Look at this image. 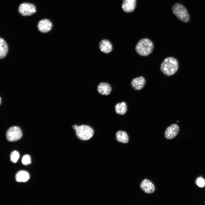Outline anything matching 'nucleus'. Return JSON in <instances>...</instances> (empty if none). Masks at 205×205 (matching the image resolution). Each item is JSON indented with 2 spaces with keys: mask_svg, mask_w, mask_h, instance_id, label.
<instances>
[{
  "mask_svg": "<svg viewBox=\"0 0 205 205\" xmlns=\"http://www.w3.org/2000/svg\"><path fill=\"white\" fill-rule=\"evenodd\" d=\"M178 66L177 60L174 58L169 57L163 61L160 65V69L164 74L167 76H171L176 73Z\"/></svg>",
  "mask_w": 205,
  "mask_h": 205,
  "instance_id": "nucleus-1",
  "label": "nucleus"
},
{
  "mask_svg": "<svg viewBox=\"0 0 205 205\" xmlns=\"http://www.w3.org/2000/svg\"><path fill=\"white\" fill-rule=\"evenodd\" d=\"M153 42L147 38L140 40L135 47V50L137 54L143 56H146L150 55L153 52Z\"/></svg>",
  "mask_w": 205,
  "mask_h": 205,
  "instance_id": "nucleus-2",
  "label": "nucleus"
},
{
  "mask_svg": "<svg viewBox=\"0 0 205 205\" xmlns=\"http://www.w3.org/2000/svg\"><path fill=\"white\" fill-rule=\"evenodd\" d=\"M72 127L75 130V134L77 138L81 140H88L93 135V130L89 126L85 125L79 126L74 125Z\"/></svg>",
  "mask_w": 205,
  "mask_h": 205,
  "instance_id": "nucleus-3",
  "label": "nucleus"
},
{
  "mask_svg": "<svg viewBox=\"0 0 205 205\" xmlns=\"http://www.w3.org/2000/svg\"><path fill=\"white\" fill-rule=\"evenodd\" d=\"M173 14L181 21L186 23L190 20L189 14L185 7L182 4L176 3L172 8Z\"/></svg>",
  "mask_w": 205,
  "mask_h": 205,
  "instance_id": "nucleus-4",
  "label": "nucleus"
},
{
  "mask_svg": "<svg viewBox=\"0 0 205 205\" xmlns=\"http://www.w3.org/2000/svg\"><path fill=\"white\" fill-rule=\"evenodd\" d=\"M22 136L21 129L17 126L10 128L7 130L6 136L7 140L10 142H13L20 140Z\"/></svg>",
  "mask_w": 205,
  "mask_h": 205,
  "instance_id": "nucleus-5",
  "label": "nucleus"
},
{
  "mask_svg": "<svg viewBox=\"0 0 205 205\" xmlns=\"http://www.w3.org/2000/svg\"><path fill=\"white\" fill-rule=\"evenodd\" d=\"M36 11L35 6L30 3H23L21 4L19 7V12L23 16H29L32 15Z\"/></svg>",
  "mask_w": 205,
  "mask_h": 205,
  "instance_id": "nucleus-6",
  "label": "nucleus"
},
{
  "mask_svg": "<svg viewBox=\"0 0 205 205\" xmlns=\"http://www.w3.org/2000/svg\"><path fill=\"white\" fill-rule=\"evenodd\" d=\"M179 128L176 124H172L168 127L164 134L165 137L167 139L171 140L175 137L178 134Z\"/></svg>",
  "mask_w": 205,
  "mask_h": 205,
  "instance_id": "nucleus-7",
  "label": "nucleus"
},
{
  "mask_svg": "<svg viewBox=\"0 0 205 205\" xmlns=\"http://www.w3.org/2000/svg\"><path fill=\"white\" fill-rule=\"evenodd\" d=\"M140 187L144 192L149 194L152 193L155 190L153 184L147 179H145L142 181L140 184Z\"/></svg>",
  "mask_w": 205,
  "mask_h": 205,
  "instance_id": "nucleus-8",
  "label": "nucleus"
},
{
  "mask_svg": "<svg viewBox=\"0 0 205 205\" xmlns=\"http://www.w3.org/2000/svg\"><path fill=\"white\" fill-rule=\"evenodd\" d=\"M52 26L51 22L48 19H44L40 20L38 24V30L43 33H47L50 31Z\"/></svg>",
  "mask_w": 205,
  "mask_h": 205,
  "instance_id": "nucleus-9",
  "label": "nucleus"
},
{
  "mask_svg": "<svg viewBox=\"0 0 205 205\" xmlns=\"http://www.w3.org/2000/svg\"><path fill=\"white\" fill-rule=\"evenodd\" d=\"M145 83V78L141 76L132 79L131 84L132 87L134 90L139 91L144 87Z\"/></svg>",
  "mask_w": 205,
  "mask_h": 205,
  "instance_id": "nucleus-10",
  "label": "nucleus"
},
{
  "mask_svg": "<svg viewBox=\"0 0 205 205\" xmlns=\"http://www.w3.org/2000/svg\"><path fill=\"white\" fill-rule=\"evenodd\" d=\"M136 4V0H123L122 8L125 12L130 13L134 9Z\"/></svg>",
  "mask_w": 205,
  "mask_h": 205,
  "instance_id": "nucleus-11",
  "label": "nucleus"
},
{
  "mask_svg": "<svg viewBox=\"0 0 205 205\" xmlns=\"http://www.w3.org/2000/svg\"><path fill=\"white\" fill-rule=\"evenodd\" d=\"M99 48L102 52L105 54L109 53L112 49V46L110 42L106 39L102 40L100 42Z\"/></svg>",
  "mask_w": 205,
  "mask_h": 205,
  "instance_id": "nucleus-12",
  "label": "nucleus"
},
{
  "mask_svg": "<svg viewBox=\"0 0 205 205\" xmlns=\"http://www.w3.org/2000/svg\"><path fill=\"white\" fill-rule=\"evenodd\" d=\"M97 90L101 95H109L111 91V87L108 84L106 83H101L98 86Z\"/></svg>",
  "mask_w": 205,
  "mask_h": 205,
  "instance_id": "nucleus-13",
  "label": "nucleus"
},
{
  "mask_svg": "<svg viewBox=\"0 0 205 205\" xmlns=\"http://www.w3.org/2000/svg\"><path fill=\"white\" fill-rule=\"evenodd\" d=\"M117 141L119 142L126 144L128 142L129 137L126 132L119 130L117 131L116 134Z\"/></svg>",
  "mask_w": 205,
  "mask_h": 205,
  "instance_id": "nucleus-14",
  "label": "nucleus"
},
{
  "mask_svg": "<svg viewBox=\"0 0 205 205\" xmlns=\"http://www.w3.org/2000/svg\"><path fill=\"white\" fill-rule=\"evenodd\" d=\"M127 109V104L124 102L118 103L115 106V112L118 114L123 115L125 114Z\"/></svg>",
  "mask_w": 205,
  "mask_h": 205,
  "instance_id": "nucleus-15",
  "label": "nucleus"
},
{
  "mask_svg": "<svg viewBox=\"0 0 205 205\" xmlns=\"http://www.w3.org/2000/svg\"><path fill=\"white\" fill-rule=\"evenodd\" d=\"M30 178L29 173L24 171H20L17 173L15 176L16 181L18 182H25Z\"/></svg>",
  "mask_w": 205,
  "mask_h": 205,
  "instance_id": "nucleus-16",
  "label": "nucleus"
},
{
  "mask_svg": "<svg viewBox=\"0 0 205 205\" xmlns=\"http://www.w3.org/2000/svg\"><path fill=\"white\" fill-rule=\"evenodd\" d=\"M8 51V47L5 41L1 38H0V58H4L6 56Z\"/></svg>",
  "mask_w": 205,
  "mask_h": 205,
  "instance_id": "nucleus-17",
  "label": "nucleus"
},
{
  "mask_svg": "<svg viewBox=\"0 0 205 205\" xmlns=\"http://www.w3.org/2000/svg\"><path fill=\"white\" fill-rule=\"evenodd\" d=\"M19 157V153L17 151H15L12 152L10 155V159L13 163L17 162Z\"/></svg>",
  "mask_w": 205,
  "mask_h": 205,
  "instance_id": "nucleus-18",
  "label": "nucleus"
},
{
  "mask_svg": "<svg viewBox=\"0 0 205 205\" xmlns=\"http://www.w3.org/2000/svg\"><path fill=\"white\" fill-rule=\"evenodd\" d=\"M31 159L30 156L28 155H25L23 156L22 160V163L24 165H27L31 163Z\"/></svg>",
  "mask_w": 205,
  "mask_h": 205,
  "instance_id": "nucleus-19",
  "label": "nucleus"
},
{
  "mask_svg": "<svg viewBox=\"0 0 205 205\" xmlns=\"http://www.w3.org/2000/svg\"><path fill=\"white\" fill-rule=\"evenodd\" d=\"M196 184L199 187H203L205 184V181L203 178L199 177L196 180Z\"/></svg>",
  "mask_w": 205,
  "mask_h": 205,
  "instance_id": "nucleus-20",
  "label": "nucleus"
},
{
  "mask_svg": "<svg viewBox=\"0 0 205 205\" xmlns=\"http://www.w3.org/2000/svg\"><path fill=\"white\" fill-rule=\"evenodd\" d=\"M1 98H0V104H1Z\"/></svg>",
  "mask_w": 205,
  "mask_h": 205,
  "instance_id": "nucleus-21",
  "label": "nucleus"
}]
</instances>
